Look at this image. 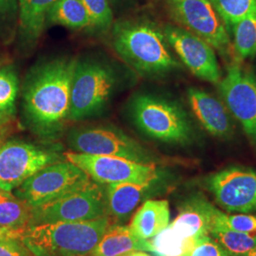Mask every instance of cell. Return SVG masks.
I'll return each instance as SVG.
<instances>
[{
    "label": "cell",
    "mask_w": 256,
    "mask_h": 256,
    "mask_svg": "<svg viewBox=\"0 0 256 256\" xmlns=\"http://www.w3.org/2000/svg\"><path fill=\"white\" fill-rule=\"evenodd\" d=\"M76 63L72 58L54 60L39 68L28 82L25 110L32 124L42 135L57 132L68 119Z\"/></svg>",
    "instance_id": "cell-1"
},
{
    "label": "cell",
    "mask_w": 256,
    "mask_h": 256,
    "mask_svg": "<svg viewBox=\"0 0 256 256\" xmlns=\"http://www.w3.org/2000/svg\"><path fill=\"white\" fill-rule=\"evenodd\" d=\"M110 220L56 222L32 226L20 240L32 256H90Z\"/></svg>",
    "instance_id": "cell-2"
},
{
    "label": "cell",
    "mask_w": 256,
    "mask_h": 256,
    "mask_svg": "<svg viewBox=\"0 0 256 256\" xmlns=\"http://www.w3.org/2000/svg\"><path fill=\"white\" fill-rule=\"evenodd\" d=\"M166 42L164 34L149 23L122 22L113 30L116 52L142 74H165L178 66Z\"/></svg>",
    "instance_id": "cell-3"
},
{
    "label": "cell",
    "mask_w": 256,
    "mask_h": 256,
    "mask_svg": "<svg viewBox=\"0 0 256 256\" xmlns=\"http://www.w3.org/2000/svg\"><path fill=\"white\" fill-rule=\"evenodd\" d=\"M216 206L198 194L184 202L178 216L149 240L156 256H183L204 236H209Z\"/></svg>",
    "instance_id": "cell-4"
},
{
    "label": "cell",
    "mask_w": 256,
    "mask_h": 256,
    "mask_svg": "<svg viewBox=\"0 0 256 256\" xmlns=\"http://www.w3.org/2000/svg\"><path fill=\"white\" fill-rule=\"evenodd\" d=\"M106 216V187L90 178L72 191L32 208L30 227L56 222L88 221Z\"/></svg>",
    "instance_id": "cell-5"
},
{
    "label": "cell",
    "mask_w": 256,
    "mask_h": 256,
    "mask_svg": "<svg viewBox=\"0 0 256 256\" xmlns=\"http://www.w3.org/2000/svg\"><path fill=\"white\" fill-rule=\"evenodd\" d=\"M138 128L150 137L170 144H186L192 128L186 114L173 102L150 95H140L132 104Z\"/></svg>",
    "instance_id": "cell-6"
},
{
    "label": "cell",
    "mask_w": 256,
    "mask_h": 256,
    "mask_svg": "<svg viewBox=\"0 0 256 256\" xmlns=\"http://www.w3.org/2000/svg\"><path fill=\"white\" fill-rule=\"evenodd\" d=\"M116 77L108 66L97 61L77 62L72 84L68 119H86L104 106L114 90Z\"/></svg>",
    "instance_id": "cell-7"
},
{
    "label": "cell",
    "mask_w": 256,
    "mask_h": 256,
    "mask_svg": "<svg viewBox=\"0 0 256 256\" xmlns=\"http://www.w3.org/2000/svg\"><path fill=\"white\" fill-rule=\"evenodd\" d=\"M182 28L202 38L225 58L236 59L227 27L210 0H167Z\"/></svg>",
    "instance_id": "cell-8"
},
{
    "label": "cell",
    "mask_w": 256,
    "mask_h": 256,
    "mask_svg": "<svg viewBox=\"0 0 256 256\" xmlns=\"http://www.w3.org/2000/svg\"><path fill=\"white\" fill-rule=\"evenodd\" d=\"M88 180L90 176L78 166L66 160L32 174L14 189V194L34 208L72 191Z\"/></svg>",
    "instance_id": "cell-9"
},
{
    "label": "cell",
    "mask_w": 256,
    "mask_h": 256,
    "mask_svg": "<svg viewBox=\"0 0 256 256\" xmlns=\"http://www.w3.org/2000/svg\"><path fill=\"white\" fill-rule=\"evenodd\" d=\"M64 158L78 166L93 182L110 183H153L158 178L155 164H144L113 156L64 153Z\"/></svg>",
    "instance_id": "cell-10"
},
{
    "label": "cell",
    "mask_w": 256,
    "mask_h": 256,
    "mask_svg": "<svg viewBox=\"0 0 256 256\" xmlns=\"http://www.w3.org/2000/svg\"><path fill=\"white\" fill-rule=\"evenodd\" d=\"M61 160L54 150L9 140L0 146V189L12 192L41 169Z\"/></svg>",
    "instance_id": "cell-11"
},
{
    "label": "cell",
    "mask_w": 256,
    "mask_h": 256,
    "mask_svg": "<svg viewBox=\"0 0 256 256\" xmlns=\"http://www.w3.org/2000/svg\"><path fill=\"white\" fill-rule=\"evenodd\" d=\"M68 142L74 152L78 153L113 156L138 162L154 164L146 150L136 140L112 128L75 129L70 133Z\"/></svg>",
    "instance_id": "cell-12"
},
{
    "label": "cell",
    "mask_w": 256,
    "mask_h": 256,
    "mask_svg": "<svg viewBox=\"0 0 256 256\" xmlns=\"http://www.w3.org/2000/svg\"><path fill=\"white\" fill-rule=\"evenodd\" d=\"M227 108L256 146V76L236 63L230 64L220 82Z\"/></svg>",
    "instance_id": "cell-13"
},
{
    "label": "cell",
    "mask_w": 256,
    "mask_h": 256,
    "mask_svg": "<svg viewBox=\"0 0 256 256\" xmlns=\"http://www.w3.org/2000/svg\"><path fill=\"white\" fill-rule=\"evenodd\" d=\"M208 190L220 207L230 212H256V172L243 167H229L212 174Z\"/></svg>",
    "instance_id": "cell-14"
},
{
    "label": "cell",
    "mask_w": 256,
    "mask_h": 256,
    "mask_svg": "<svg viewBox=\"0 0 256 256\" xmlns=\"http://www.w3.org/2000/svg\"><path fill=\"white\" fill-rule=\"evenodd\" d=\"M164 34L167 43L194 76L220 84L222 72L212 46L182 27L167 26Z\"/></svg>",
    "instance_id": "cell-15"
},
{
    "label": "cell",
    "mask_w": 256,
    "mask_h": 256,
    "mask_svg": "<svg viewBox=\"0 0 256 256\" xmlns=\"http://www.w3.org/2000/svg\"><path fill=\"white\" fill-rule=\"evenodd\" d=\"M188 100L194 116L208 133L218 138L229 136L232 124L227 108L221 102L198 88L189 90Z\"/></svg>",
    "instance_id": "cell-16"
},
{
    "label": "cell",
    "mask_w": 256,
    "mask_h": 256,
    "mask_svg": "<svg viewBox=\"0 0 256 256\" xmlns=\"http://www.w3.org/2000/svg\"><path fill=\"white\" fill-rule=\"evenodd\" d=\"M152 183H110L106 187L108 216L124 222L142 200Z\"/></svg>",
    "instance_id": "cell-17"
},
{
    "label": "cell",
    "mask_w": 256,
    "mask_h": 256,
    "mask_svg": "<svg viewBox=\"0 0 256 256\" xmlns=\"http://www.w3.org/2000/svg\"><path fill=\"white\" fill-rule=\"evenodd\" d=\"M170 223L169 203L165 200H150L144 202L135 212L129 228L142 240L155 238Z\"/></svg>",
    "instance_id": "cell-18"
},
{
    "label": "cell",
    "mask_w": 256,
    "mask_h": 256,
    "mask_svg": "<svg viewBox=\"0 0 256 256\" xmlns=\"http://www.w3.org/2000/svg\"><path fill=\"white\" fill-rule=\"evenodd\" d=\"M32 208L16 194L0 189V238L20 239L30 228Z\"/></svg>",
    "instance_id": "cell-19"
},
{
    "label": "cell",
    "mask_w": 256,
    "mask_h": 256,
    "mask_svg": "<svg viewBox=\"0 0 256 256\" xmlns=\"http://www.w3.org/2000/svg\"><path fill=\"white\" fill-rule=\"evenodd\" d=\"M131 250L151 252V244L137 238L128 226L110 224L90 256H118Z\"/></svg>",
    "instance_id": "cell-20"
},
{
    "label": "cell",
    "mask_w": 256,
    "mask_h": 256,
    "mask_svg": "<svg viewBox=\"0 0 256 256\" xmlns=\"http://www.w3.org/2000/svg\"><path fill=\"white\" fill-rule=\"evenodd\" d=\"M46 20L72 30H82L92 25L82 0H57L50 10Z\"/></svg>",
    "instance_id": "cell-21"
},
{
    "label": "cell",
    "mask_w": 256,
    "mask_h": 256,
    "mask_svg": "<svg viewBox=\"0 0 256 256\" xmlns=\"http://www.w3.org/2000/svg\"><path fill=\"white\" fill-rule=\"evenodd\" d=\"M57 0H19L20 24L25 34L32 38L41 34L46 16Z\"/></svg>",
    "instance_id": "cell-22"
},
{
    "label": "cell",
    "mask_w": 256,
    "mask_h": 256,
    "mask_svg": "<svg viewBox=\"0 0 256 256\" xmlns=\"http://www.w3.org/2000/svg\"><path fill=\"white\" fill-rule=\"evenodd\" d=\"M232 32V50L238 61L256 54V12L236 22L230 28Z\"/></svg>",
    "instance_id": "cell-23"
},
{
    "label": "cell",
    "mask_w": 256,
    "mask_h": 256,
    "mask_svg": "<svg viewBox=\"0 0 256 256\" xmlns=\"http://www.w3.org/2000/svg\"><path fill=\"white\" fill-rule=\"evenodd\" d=\"M18 93L16 72L10 66H0V129L10 122L16 112Z\"/></svg>",
    "instance_id": "cell-24"
},
{
    "label": "cell",
    "mask_w": 256,
    "mask_h": 256,
    "mask_svg": "<svg viewBox=\"0 0 256 256\" xmlns=\"http://www.w3.org/2000/svg\"><path fill=\"white\" fill-rule=\"evenodd\" d=\"M209 236L232 256H246L256 247V232L214 228Z\"/></svg>",
    "instance_id": "cell-25"
},
{
    "label": "cell",
    "mask_w": 256,
    "mask_h": 256,
    "mask_svg": "<svg viewBox=\"0 0 256 256\" xmlns=\"http://www.w3.org/2000/svg\"><path fill=\"white\" fill-rule=\"evenodd\" d=\"M226 27L256 12V0H210Z\"/></svg>",
    "instance_id": "cell-26"
},
{
    "label": "cell",
    "mask_w": 256,
    "mask_h": 256,
    "mask_svg": "<svg viewBox=\"0 0 256 256\" xmlns=\"http://www.w3.org/2000/svg\"><path fill=\"white\" fill-rule=\"evenodd\" d=\"M214 228H223L241 232H256V218L248 214H228L216 207L210 230Z\"/></svg>",
    "instance_id": "cell-27"
},
{
    "label": "cell",
    "mask_w": 256,
    "mask_h": 256,
    "mask_svg": "<svg viewBox=\"0 0 256 256\" xmlns=\"http://www.w3.org/2000/svg\"><path fill=\"white\" fill-rule=\"evenodd\" d=\"M90 18V27L100 30L110 28L113 22V12L110 0H82Z\"/></svg>",
    "instance_id": "cell-28"
},
{
    "label": "cell",
    "mask_w": 256,
    "mask_h": 256,
    "mask_svg": "<svg viewBox=\"0 0 256 256\" xmlns=\"http://www.w3.org/2000/svg\"><path fill=\"white\" fill-rule=\"evenodd\" d=\"M183 256H232L210 236L198 238Z\"/></svg>",
    "instance_id": "cell-29"
},
{
    "label": "cell",
    "mask_w": 256,
    "mask_h": 256,
    "mask_svg": "<svg viewBox=\"0 0 256 256\" xmlns=\"http://www.w3.org/2000/svg\"><path fill=\"white\" fill-rule=\"evenodd\" d=\"M0 256H32L20 239L0 238Z\"/></svg>",
    "instance_id": "cell-30"
},
{
    "label": "cell",
    "mask_w": 256,
    "mask_h": 256,
    "mask_svg": "<svg viewBox=\"0 0 256 256\" xmlns=\"http://www.w3.org/2000/svg\"><path fill=\"white\" fill-rule=\"evenodd\" d=\"M16 8L14 0H0V16H4L7 12L14 10Z\"/></svg>",
    "instance_id": "cell-31"
},
{
    "label": "cell",
    "mask_w": 256,
    "mask_h": 256,
    "mask_svg": "<svg viewBox=\"0 0 256 256\" xmlns=\"http://www.w3.org/2000/svg\"><path fill=\"white\" fill-rule=\"evenodd\" d=\"M151 256L146 254L144 250H131V252H128L126 254H122L120 256Z\"/></svg>",
    "instance_id": "cell-32"
},
{
    "label": "cell",
    "mask_w": 256,
    "mask_h": 256,
    "mask_svg": "<svg viewBox=\"0 0 256 256\" xmlns=\"http://www.w3.org/2000/svg\"><path fill=\"white\" fill-rule=\"evenodd\" d=\"M246 256H256V247Z\"/></svg>",
    "instance_id": "cell-33"
},
{
    "label": "cell",
    "mask_w": 256,
    "mask_h": 256,
    "mask_svg": "<svg viewBox=\"0 0 256 256\" xmlns=\"http://www.w3.org/2000/svg\"><path fill=\"white\" fill-rule=\"evenodd\" d=\"M110 1H112V2H113V1H115V0H110Z\"/></svg>",
    "instance_id": "cell-34"
}]
</instances>
